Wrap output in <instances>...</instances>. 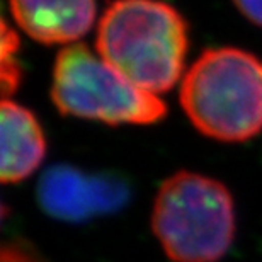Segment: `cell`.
<instances>
[{"mask_svg":"<svg viewBox=\"0 0 262 262\" xmlns=\"http://www.w3.org/2000/svg\"><path fill=\"white\" fill-rule=\"evenodd\" d=\"M15 24L41 45H75L96 20V0H9Z\"/></svg>","mask_w":262,"mask_h":262,"instance_id":"cell-5","label":"cell"},{"mask_svg":"<svg viewBox=\"0 0 262 262\" xmlns=\"http://www.w3.org/2000/svg\"><path fill=\"white\" fill-rule=\"evenodd\" d=\"M232 2L245 19L262 28V0H232Z\"/></svg>","mask_w":262,"mask_h":262,"instance_id":"cell-8","label":"cell"},{"mask_svg":"<svg viewBox=\"0 0 262 262\" xmlns=\"http://www.w3.org/2000/svg\"><path fill=\"white\" fill-rule=\"evenodd\" d=\"M50 97L63 116L104 124H154L167 116L159 96L141 91L85 45H68L53 65Z\"/></svg>","mask_w":262,"mask_h":262,"instance_id":"cell-4","label":"cell"},{"mask_svg":"<svg viewBox=\"0 0 262 262\" xmlns=\"http://www.w3.org/2000/svg\"><path fill=\"white\" fill-rule=\"evenodd\" d=\"M189 28L164 0H113L97 24L96 51L141 91H170L184 72Z\"/></svg>","mask_w":262,"mask_h":262,"instance_id":"cell-1","label":"cell"},{"mask_svg":"<svg viewBox=\"0 0 262 262\" xmlns=\"http://www.w3.org/2000/svg\"><path fill=\"white\" fill-rule=\"evenodd\" d=\"M150 227L169 260L220 262L237 233L233 196L213 177L176 172L157 191Z\"/></svg>","mask_w":262,"mask_h":262,"instance_id":"cell-3","label":"cell"},{"mask_svg":"<svg viewBox=\"0 0 262 262\" xmlns=\"http://www.w3.org/2000/svg\"><path fill=\"white\" fill-rule=\"evenodd\" d=\"M181 106L199 133L240 143L262 133V60L250 51L209 48L184 73Z\"/></svg>","mask_w":262,"mask_h":262,"instance_id":"cell-2","label":"cell"},{"mask_svg":"<svg viewBox=\"0 0 262 262\" xmlns=\"http://www.w3.org/2000/svg\"><path fill=\"white\" fill-rule=\"evenodd\" d=\"M2 170L5 184H17L33 176L46 157V138L33 111L4 99L0 107Z\"/></svg>","mask_w":262,"mask_h":262,"instance_id":"cell-6","label":"cell"},{"mask_svg":"<svg viewBox=\"0 0 262 262\" xmlns=\"http://www.w3.org/2000/svg\"><path fill=\"white\" fill-rule=\"evenodd\" d=\"M0 262H48V260L28 240L12 238L2 245Z\"/></svg>","mask_w":262,"mask_h":262,"instance_id":"cell-7","label":"cell"}]
</instances>
